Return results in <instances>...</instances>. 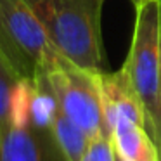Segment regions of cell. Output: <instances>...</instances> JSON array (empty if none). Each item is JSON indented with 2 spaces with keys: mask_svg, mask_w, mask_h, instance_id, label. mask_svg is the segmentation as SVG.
Listing matches in <instances>:
<instances>
[{
  "mask_svg": "<svg viewBox=\"0 0 161 161\" xmlns=\"http://www.w3.org/2000/svg\"><path fill=\"white\" fill-rule=\"evenodd\" d=\"M57 52L88 69H104V0H26Z\"/></svg>",
  "mask_w": 161,
  "mask_h": 161,
  "instance_id": "obj_1",
  "label": "cell"
},
{
  "mask_svg": "<svg viewBox=\"0 0 161 161\" xmlns=\"http://www.w3.org/2000/svg\"><path fill=\"white\" fill-rule=\"evenodd\" d=\"M123 68L140 99L146 128L161 153V0L135 7V23Z\"/></svg>",
  "mask_w": 161,
  "mask_h": 161,
  "instance_id": "obj_2",
  "label": "cell"
},
{
  "mask_svg": "<svg viewBox=\"0 0 161 161\" xmlns=\"http://www.w3.org/2000/svg\"><path fill=\"white\" fill-rule=\"evenodd\" d=\"M45 68L59 108L87 133L88 139L99 135L111 137L102 111L97 69L80 66L57 50L49 57Z\"/></svg>",
  "mask_w": 161,
  "mask_h": 161,
  "instance_id": "obj_3",
  "label": "cell"
},
{
  "mask_svg": "<svg viewBox=\"0 0 161 161\" xmlns=\"http://www.w3.org/2000/svg\"><path fill=\"white\" fill-rule=\"evenodd\" d=\"M0 52L26 78H35L56 52L26 0H0Z\"/></svg>",
  "mask_w": 161,
  "mask_h": 161,
  "instance_id": "obj_4",
  "label": "cell"
},
{
  "mask_svg": "<svg viewBox=\"0 0 161 161\" xmlns=\"http://www.w3.org/2000/svg\"><path fill=\"white\" fill-rule=\"evenodd\" d=\"M99 92H101L102 111H104L106 125L111 128L121 119H128L137 125L146 126V114L140 104V99L130 81L128 73L125 68H119L118 71H97Z\"/></svg>",
  "mask_w": 161,
  "mask_h": 161,
  "instance_id": "obj_5",
  "label": "cell"
},
{
  "mask_svg": "<svg viewBox=\"0 0 161 161\" xmlns=\"http://www.w3.org/2000/svg\"><path fill=\"white\" fill-rule=\"evenodd\" d=\"M0 161H68L52 130L33 125L12 126L0 132Z\"/></svg>",
  "mask_w": 161,
  "mask_h": 161,
  "instance_id": "obj_6",
  "label": "cell"
},
{
  "mask_svg": "<svg viewBox=\"0 0 161 161\" xmlns=\"http://www.w3.org/2000/svg\"><path fill=\"white\" fill-rule=\"evenodd\" d=\"M111 140L121 161H161L156 140L142 125L121 119L111 128Z\"/></svg>",
  "mask_w": 161,
  "mask_h": 161,
  "instance_id": "obj_7",
  "label": "cell"
},
{
  "mask_svg": "<svg viewBox=\"0 0 161 161\" xmlns=\"http://www.w3.org/2000/svg\"><path fill=\"white\" fill-rule=\"evenodd\" d=\"M52 135L68 161H80L88 146V135L63 111L57 109L52 123Z\"/></svg>",
  "mask_w": 161,
  "mask_h": 161,
  "instance_id": "obj_8",
  "label": "cell"
},
{
  "mask_svg": "<svg viewBox=\"0 0 161 161\" xmlns=\"http://www.w3.org/2000/svg\"><path fill=\"white\" fill-rule=\"evenodd\" d=\"M36 92V85L33 78L21 76L16 81L11 92L9 102V125L12 126H26L31 119V104Z\"/></svg>",
  "mask_w": 161,
  "mask_h": 161,
  "instance_id": "obj_9",
  "label": "cell"
},
{
  "mask_svg": "<svg viewBox=\"0 0 161 161\" xmlns=\"http://www.w3.org/2000/svg\"><path fill=\"white\" fill-rule=\"evenodd\" d=\"M19 75L11 66L7 59L0 52V132H4L9 126V102H11V92Z\"/></svg>",
  "mask_w": 161,
  "mask_h": 161,
  "instance_id": "obj_10",
  "label": "cell"
},
{
  "mask_svg": "<svg viewBox=\"0 0 161 161\" xmlns=\"http://www.w3.org/2000/svg\"><path fill=\"white\" fill-rule=\"evenodd\" d=\"M80 161H116V153L111 137L99 135L90 139Z\"/></svg>",
  "mask_w": 161,
  "mask_h": 161,
  "instance_id": "obj_11",
  "label": "cell"
},
{
  "mask_svg": "<svg viewBox=\"0 0 161 161\" xmlns=\"http://www.w3.org/2000/svg\"><path fill=\"white\" fill-rule=\"evenodd\" d=\"M130 2H132L133 7H140V5L147 4V2H153V0H130Z\"/></svg>",
  "mask_w": 161,
  "mask_h": 161,
  "instance_id": "obj_12",
  "label": "cell"
},
{
  "mask_svg": "<svg viewBox=\"0 0 161 161\" xmlns=\"http://www.w3.org/2000/svg\"><path fill=\"white\" fill-rule=\"evenodd\" d=\"M116 161H121V159H119V158H116Z\"/></svg>",
  "mask_w": 161,
  "mask_h": 161,
  "instance_id": "obj_13",
  "label": "cell"
}]
</instances>
